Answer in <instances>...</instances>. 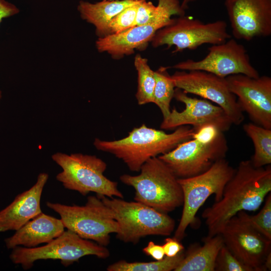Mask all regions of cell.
I'll return each mask as SVG.
<instances>
[{"mask_svg": "<svg viewBox=\"0 0 271 271\" xmlns=\"http://www.w3.org/2000/svg\"><path fill=\"white\" fill-rule=\"evenodd\" d=\"M270 191V165L255 167L250 160L241 161L225 186L221 199L202 212L207 236L221 234L227 222L238 212L256 211Z\"/></svg>", "mask_w": 271, "mask_h": 271, "instance_id": "6da1fadb", "label": "cell"}, {"mask_svg": "<svg viewBox=\"0 0 271 271\" xmlns=\"http://www.w3.org/2000/svg\"><path fill=\"white\" fill-rule=\"evenodd\" d=\"M194 132L193 127L183 125L167 133L143 124L133 128L124 138L114 141L96 138L93 145L98 150L110 153L122 160L130 171L139 172L148 160L166 154L181 143L192 139Z\"/></svg>", "mask_w": 271, "mask_h": 271, "instance_id": "7a4b0ae2", "label": "cell"}, {"mask_svg": "<svg viewBox=\"0 0 271 271\" xmlns=\"http://www.w3.org/2000/svg\"><path fill=\"white\" fill-rule=\"evenodd\" d=\"M138 175L124 174L120 180L134 189V200L167 213L183 205V194L178 178L158 157L150 159Z\"/></svg>", "mask_w": 271, "mask_h": 271, "instance_id": "3957f363", "label": "cell"}, {"mask_svg": "<svg viewBox=\"0 0 271 271\" xmlns=\"http://www.w3.org/2000/svg\"><path fill=\"white\" fill-rule=\"evenodd\" d=\"M51 158L62 169L56 179L65 188L77 191L83 196L94 192L110 198H123L117 188V183L104 175L106 163L96 156L57 152Z\"/></svg>", "mask_w": 271, "mask_h": 271, "instance_id": "277c9868", "label": "cell"}, {"mask_svg": "<svg viewBox=\"0 0 271 271\" xmlns=\"http://www.w3.org/2000/svg\"><path fill=\"white\" fill-rule=\"evenodd\" d=\"M96 195L110 210L119 227L116 237L123 242L136 244L148 235L169 236L175 229V220L167 213L136 201Z\"/></svg>", "mask_w": 271, "mask_h": 271, "instance_id": "5b68a950", "label": "cell"}, {"mask_svg": "<svg viewBox=\"0 0 271 271\" xmlns=\"http://www.w3.org/2000/svg\"><path fill=\"white\" fill-rule=\"evenodd\" d=\"M46 205L59 215L67 229L99 245L107 246L110 234L119 231L118 223L110 210L97 195L88 196L82 206L50 202H47Z\"/></svg>", "mask_w": 271, "mask_h": 271, "instance_id": "8992f818", "label": "cell"}, {"mask_svg": "<svg viewBox=\"0 0 271 271\" xmlns=\"http://www.w3.org/2000/svg\"><path fill=\"white\" fill-rule=\"evenodd\" d=\"M224 158L216 161L205 172L186 178H178L183 194V208L174 237L181 241L188 226L195 219L196 214L208 198L215 194V202L222 198L223 190L235 172Z\"/></svg>", "mask_w": 271, "mask_h": 271, "instance_id": "52a82bcc", "label": "cell"}, {"mask_svg": "<svg viewBox=\"0 0 271 271\" xmlns=\"http://www.w3.org/2000/svg\"><path fill=\"white\" fill-rule=\"evenodd\" d=\"M12 249L10 259L24 270L31 268L36 261L41 259H58L67 266L86 255L106 258L110 254L105 246L82 238L68 229L46 245L31 248L18 246Z\"/></svg>", "mask_w": 271, "mask_h": 271, "instance_id": "ba28073f", "label": "cell"}, {"mask_svg": "<svg viewBox=\"0 0 271 271\" xmlns=\"http://www.w3.org/2000/svg\"><path fill=\"white\" fill-rule=\"evenodd\" d=\"M227 27L224 21L204 23L183 15L174 19L172 24L158 30L151 42L154 47L174 46V52L194 50L204 44H219L230 39Z\"/></svg>", "mask_w": 271, "mask_h": 271, "instance_id": "9c48e42d", "label": "cell"}, {"mask_svg": "<svg viewBox=\"0 0 271 271\" xmlns=\"http://www.w3.org/2000/svg\"><path fill=\"white\" fill-rule=\"evenodd\" d=\"M228 150L225 137L221 132L210 143L192 139L158 157L177 178H186L207 171L216 161L225 158Z\"/></svg>", "mask_w": 271, "mask_h": 271, "instance_id": "30bf717a", "label": "cell"}, {"mask_svg": "<svg viewBox=\"0 0 271 271\" xmlns=\"http://www.w3.org/2000/svg\"><path fill=\"white\" fill-rule=\"evenodd\" d=\"M171 77L175 87L221 107L233 124L239 125L243 122V111L236 96L230 91L226 78L202 70L177 71Z\"/></svg>", "mask_w": 271, "mask_h": 271, "instance_id": "8fae6325", "label": "cell"}, {"mask_svg": "<svg viewBox=\"0 0 271 271\" xmlns=\"http://www.w3.org/2000/svg\"><path fill=\"white\" fill-rule=\"evenodd\" d=\"M208 51L201 60L188 59L172 68L183 71L202 70L223 78L237 74L253 78L259 76L251 64L246 49L235 39L231 38L222 43L213 45Z\"/></svg>", "mask_w": 271, "mask_h": 271, "instance_id": "7c38bea8", "label": "cell"}, {"mask_svg": "<svg viewBox=\"0 0 271 271\" xmlns=\"http://www.w3.org/2000/svg\"><path fill=\"white\" fill-rule=\"evenodd\" d=\"M221 234L224 245L240 261L254 271H264L271 240L237 214L227 222Z\"/></svg>", "mask_w": 271, "mask_h": 271, "instance_id": "4fadbf2b", "label": "cell"}, {"mask_svg": "<svg viewBox=\"0 0 271 271\" xmlns=\"http://www.w3.org/2000/svg\"><path fill=\"white\" fill-rule=\"evenodd\" d=\"M226 79L242 111L247 113L253 123L271 129V78L237 74Z\"/></svg>", "mask_w": 271, "mask_h": 271, "instance_id": "5bb4252c", "label": "cell"}, {"mask_svg": "<svg viewBox=\"0 0 271 271\" xmlns=\"http://www.w3.org/2000/svg\"><path fill=\"white\" fill-rule=\"evenodd\" d=\"M174 97L183 103L185 108L182 111L174 108L169 115L163 118L160 125L162 129L173 130L183 125H192L195 130L203 125L212 124L224 132L233 124L221 107L207 99L190 97L177 88Z\"/></svg>", "mask_w": 271, "mask_h": 271, "instance_id": "9a60e30c", "label": "cell"}, {"mask_svg": "<svg viewBox=\"0 0 271 271\" xmlns=\"http://www.w3.org/2000/svg\"><path fill=\"white\" fill-rule=\"evenodd\" d=\"M235 39L250 41L271 34V0H225Z\"/></svg>", "mask_w": 271, "mask_h": 271, "instance_id": "2e32d148", "label": "cell"}, {"mask_svg": "<svg viewBox=\"0 0 271 271\" xmlns=\"http://www.w3.org/2000/svg\"><path fill=\"white\" fill-rule=\"evenodd\" d=\"M174 19L165 17L149 24L134 26L118 34L99 38L96 47L100 52H107L115 58L133 53L151 42L156 32L172 24Z\"/></svg>", "mask_w": 271, "mask_h": 271, "instance_id": "e0dca14e", "label": "cell"}, {"mask_svg": "<svg viewBox=\"0 0 271 271\" xmlns=\"http://www.w3.org/2000/svg\"><path fill=\"white\" fill-rule=\"evenodd\" d=\"M48 178L47 173H40L31 188L18 194L0 211V232L16 231L42 212L41 198Z\"/></svg>", "mask_w": 271, "mask_h": 271, "instance_id": "ac0fdd59", "label": "cell"}, {"mask_svg": "<svg viewBox=\"0 0 271 271\" xmlns=\"http://www.w3.org/2000/svg\"><path fill=\"white\" fill-rule=\"evenodd\" d=\"M61 220L42 212L15 231L11 236L5 239L8 249L18 246L31 248L48 243L65 231Z\"/></svg>", "mask_w": 271, "mask_h": 271, "instance_id": "d6986e66", "label": "cell"}, {"mask_svg": "<svg viewBox=\"0 0 271 271\" xmlns=\"http://www.w3.org/2000/svg\"><path fill=\"white\" fill-rule=\"evenodd\" d=\"M141 0H103L94 4L80 1L77 7L81 18L94 25L100 37L108 35V26L112 19L125 8Z\"/></svg>", "mask_w": 271, "mask_h": 271, "instance_id": "ffe728a7", "label": "cell"}, {"mask_svg": "<svg viewBox=\"0 0 271 271\" xmlns=\"http://www.w3.org/2000/svg\"><path fill=\"white\" fill-rule=\"evenodd\" d=\"M202 246L193 245L174 271H214L218 253L224 245L221 234L203 239Z\"/></svg>", "mask_w": 271, "mask_h": 271, "instance_id": "44dd1931", "label": "cell"}, {"mask_svg": "<svg viewBox=\"0 0 271 271\" xmlns=\"http://www.w3.org/2000/svg\"><path fill=\"white\" fill-rule=\"evenodd\" d=\"M243 128L251 140L254 153L250 160L255 167H264L271 164V129L254 123L243 124Z\"/></svg>", "mask_w": 271, "mask_h": 271, "instance_id": "7402d4cb", "label": "cell"}, {"mask_svg": "<svg viewBox=\"0 0 271 271\" xmlns=\"http://www.w3.org/2000/svg\"><path fill=\"white\" fill-rule=\"evenodd\" d=\"M185 256L184 250L173 257H164L150 262H128L124 260L109 265L108 271H171L178 266Z\"/></svg>", "mask_w": 271, "mask_h": 271, "instance_id": "603a6c76", "label": "cell"}, {"mask_svg": "<svg viewBox=\"0 0 271 271\" xmlns=\"http://www.w3.org/2000/svg\"><path fill=\"white\" fill-rule=\"evenodd\" d=\"M134 65L138 72V88L136 97L139 105L153 102L156 83L155 71L149 66L148 60L138 54Z\"/></svg>", "mask_w": 271, "mask_h": 271, "instance_id": "cb8c5ba5", "label": "cell"}, {"mask_svg": "<svg viewBox=\"0 0 271 271\" xmlns=\"http://www.w3.org/2000/svg\"><path fill=\"white\" fill-rule=\"evenodd\" d=\"M156 83L154 90L153 102L160 108L163 118L170 113V103L174 97L175 84L167 71V68L161 67L155 71Z\"/></svg>", "mask_w": 271, "mask_h": 271, "instance_id": "d4e9b609", "label": "cell"}, {"mask_svg": "<svg viewBox=\"0 0 271 271\" xmlns=\"http://www.w3.org/2000/svg\"><path fill=\"white\" fill-rule=\"evenodd\" d=\"M265 203L260 211L255 215H250L245 211L238 212L240 216L253 228L271 240V194L266 196Z\"/></svg>", "mask_w": 271, "mask_h": 271, "instance_id": "484cf974", "label": "cell"}, {"mask_svg": "<svg viewBox=\"0 0 271 271\" xmlns=\"http://www.w3.org/2000/svg\"><path fill=\"white\" fill-rule=\"evenodd\" d=\"M139 3L125 8L112 19L108 26V35L120 33L136 26V16Z\"/></svg>", "mask_w": 271, "mask_h": 271, "instance_id": "4316f807", "label": "cell"}, {"mask_svg": "<svg viewBox=\"0 0 271 271\" xmlns=\"http://www.w3.org/2000/svg\"><path fill=\"white\" fill-rule=\"evenodd\" d=\"M214 270L254 271L251 267L240 261L224 244L217 256Z\"/></svg>", "mask_w": 271, "mask_h": 271, "instance_id": "83f0119b", "label": "cell"}, {"mask_svg": "<svg viewBox=\"0 0 271 271\" xmlns=\"http://www.w3.org/2000/svg\"><path fill=\"white\" fill-rule=\"evenodd\" d=\"M221 132H222L215 125L207 124L195 130L192 139L203 143H210Z\"/></svg>", "mask_w": 271, "mask_h": 271, "instance_id": "f1b7e54d", "label": "cell"}, {"mask_svg": "<svg viewBox=\"0 0 271 271\" xmlns=\"http://www.w3.org/2000/svg\"><path fill=\"white\" fill-rule=\"evenodd\" d=\"M165 255L168 257H173L184 250V247L180 241L174 237H168L165 239V243L162 245Z\"/></svg>", "mask_w": 271, "mask_h": 271, "instance_id": "f546056e", "label": "cell"}, {"mask_svg": "<svg viewBox=\"0 0 271 271\" xmlns=\"http://www.w3.org/2000/svg\"><path fill=\"white\" fill-rule=\"evenodd\" d=\"M143 251L157 260L163 259L165 255L163 246L156 244L153 241L149 242L147 246L143 249Z\"/></svg>", "mask_w": 271, "mask_h": 271, "instance_id": "4dcf8cb0", "label": "cell"}, {"mask_svg": "<svg viewBox=\"0 0 271 271\" xmlns=\"http://www.w3.org/2000/svg\"><path fill=\"white\" fill-rule=\"evenodd\" d=\"M19 12L15 5L6 0H0V24L4 19L15 15Z\"/></svg>", "mask_w": 271, "mask_h": 271, "instance_id": "1f68e13d", "label": "cell"}, {"mask_svg": "<svg viewBox=\"0 0 271 271\" xmlns=\"http://www.w3.org/2000/svg\"><path fill=\"white\" fill-rule=\"evenodd\" d=\"M271 269V252L267 255L263 264V270H270Z\"/></svg>", "mask_w": 271, "mask_h": 271, "instance_id": "d6a6232c", "label": "cell"}, {"mask_svg": "<svg viewBox=\"0 0 271 271\" xmlns=\"http://www.w3.org/2000/svg\"><path fill=\"white\" fill-rule=\"evenodd\" d=\"M195 0H183L181 4V7L182 9L184 10H185L188 7V4L193 2Z\"/></svg>", "mask_w": 271, "mask_h": 271, "instance_id": "836d02e7", "label": "cell"}, {"mask_svg": "<svg viewBox=\"0 0 271 271\" xmlns=\"http://www.w3.org/2000/svg\"><path fill=\"white\" fill-rule=\"evenodd\" d=\"M2 91L0 90V103H1V99H2Z\"/></svg>", "mask_w": 271, "mask_h": 271, "instance_id": "e575fe53", "label": "cell"}]
</instances>
